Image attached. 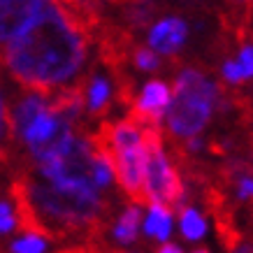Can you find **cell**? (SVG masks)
<instances>
[{
    "instance_id": "6da1fadb",
    "label": "cell",
    "mask_w": 253,
    "mask_h": 253,
    "mask_svg": "<svg viewBox=\"0 0 253 253\" xmlns=\"http://www.w3.org/2000/svg\"><path fill=\"white\" fill-rule=\"evenodd\" d=\"M91 38L68 9L44 0L31 26L5 46L0 65L21 88L56 91L70 86L84 70Z\"/></svg>"
},
{
    "instance_id": "7a4b0ae2",
    "label": "cell",
    "mask_w": 253,
    "mask_h": 253,
    "mask_svg": "<svg viewBox=\"0 0 253 253\" xmlns=\"http://www.w3.org/2000/svg\"><path fill=\"white\" fill-rule=\"evenodd\" d=\"M112 156L114 174L132 202L144 200V128L132 119L102 123L91 135Z\"/></svg>"
},
{
    "instance_id": "3957f363",
    "label": "cell",
    "mask_w": 253,
    "mask_h": 253,
    "mask_svg": "<svg viewBox=\"0 0 253 253\" xmlns=\"http://www.w3.org/2000/svg\"><path fill=\"white\" fill-rule=\"evenodd\" d=\"M216 93L218 88L205 72L191 68L181 70L174 79V95L165 112L169 132L184 139L195 137L211 119Z\"/></svg>"
},
{
    "instance_id": "277c9868",
    "label": "cell",
    "mask_w": 253,
    "mask_h": 253,
    "mask_svg": "<svg viewBox=\"0 0 253 253\" xmlns=\"http://www.w3.org/2000/svg\"><path fill=\"white\" fill-rule=\"evenodd\" d=\"M142 128H144V200L179 207L184 200V181L163 151L161 130L158 126H142Z\"/></svg>"
},
{
    "instance_id": "5b68a950",
    "label": "cell",
    "mask_w": 253,
    "mask_h": 253,
    "mask_svg": "<svg viewBox=\"0 0 253 253\" xmlns=\"http://www.w3.org/2000/svg\"><path fill=\"white\" fill-rule=\"evenodd\" d=\"M44 0H0V56L40 14Z\"/></svg>"
},
{
    "instance_id": "8992f818",
    "label": "cell",
    "mask_w": 253,
    "mask_h": 253,
    "mask_svg": "<svg viewBox=\"0 0 253 253\" xmlns=\"http://www.w3.org/2000/svg\"><path fill=\"white\" fill-rule=\"evenodd\" d=\"M169 100H172L169 86L165 82L151 79L130 102V119L137 121L139 126H161V119L169 107Z\"/></svg>"
},
{
    "instance_id": "52a82bcc",
    "label": "cell",
    "mask_w": 253,
    "mask_h": 253,
    "mask_svg": "<svg viewBox=\"0 0 253 253\" xmlns=\"http://www.w3.org/2000/svg\"><path fill=\"white\" fill-rule=\"evenodd\" d=\"M188 38V26L181 21L179 16H168L156 23L151 33H149V46L156 54H168L172 56L174 51L181 49V44Z\"/></svg>"
},
{
    "instance_id": "ba28073f",
    "label": "cell",
    "mask_w": 253,
    "mask_h": 253,
    "mask_svg": "<svg viewBox=\"0 0 253 253\" xmlns=\"http://www.w3.org/2000/svg\"><path fill=\"white\" fill-rule=\"evenodd\" d=\"M116 88L112 86V79L102 72H93L88 79H84V100H86V112L91 116L105 114L112 107Z\"/></svg>"
},
{
    "instance_id": "9c48e42d",
    "label": "cell",
    "mask_w": 253,
    "mask_h": 253,
    "mask_svg": "<svg viewBox=\"0 0 253 253\" xmlns=\"http://www.w3.org/2000/svg\"><path fill=\"white\" fill-rule=\"evenodd\" d=\"M169 232H172V211H169V207L161 205V202H149V214L144 218V235L165 242L169 237Z\"/></svg>"
},
{
    "instance_id": "30bf717a",
    "label": "cell",
    "mask_w": 253,
    "mask_h": 253,
    "mask_svg": "<svg viewBox=\"0 0 253 253\" xmlns=\"http://www.w3.org/2000/svg\"><path fill=\"white\" fill-rule=\"evenodd\" d=\"M139 221H142V211H139L137 205H130L128 209H123V214L119 216L114 230H112L116 242H119V244H132V242L137 239Z\"/></svg>"
},
{
    "instance_id": "8fae6325",
    "label": "cell",
    "mask_w": 253,
    "mask_h": 253,
    "mask_svg": "<svg viewBox=\"0 0 253 253\" xmlns=\"http://www.w3.org/2000/svg\"><path fill=\"white\" fill-rule=\"evenodd\" d=\"M207 232V221L202 218L198 209L193 207H184L181 209V235H184L188 242H195V239H202Z\"/></svg>"
},
{
    "instance_id": "7c38bea8",
    "label": "cell",
    "mask_w": 253,
    "mask_h": 253,
    "mask_svg": "<svg viewBox=\"0 0 253 253\" xmlns=\"http://www.w3.org/2000/svg\"><path fill=\"white\" fill-rule=\"evenodd\" d=\"M7 253H46V237L40 232L21 230V235L9 244Z\"/></svg>"
},
{
    "instance_id": "4fadbf2b",
    "label": "cell",
    "mask_w": 253,
    "mask_h": 253,
    "mask_svg": "<svg viewBox=\"0 0 253 253\" xmlns=\"http://www.w3.org/2000/svg\"><path fill=\"white\" fill-rule=\"evenodd\" d=\"M235 191V198L239 202H246V200H253V172L249 168H235L230 172V181Z\"/></svg>"
},
{
    "instance_id": "5bb4252c",
    "label": "cell",
    "mask_w": 253,
    "mask_h": 253,
    "mask_svg": "<svg viewBox=\"0 0 253 253\" xmlns=\"http://www.w3.org/2000/svg\"><path fill=\"white\" fill-rule=\"evenodd\" d=\"M0 151H12L9 121H7V100H5V93H2V70H0Z\"/></svg>"
},
{
    "instance_id": "9a60e30c",
    "label": "cell",
    "mask_w": 253,
    "mask_h": 253,
    "mask_svg": "<svg viewBox=\"0 0 253 253\" xmlns=\"http://www.w3.org/2000/svg\"><path fill=\"white\" fill-rule=\"evenodd\" d=\"M132 61L137 65L139 70H144V72H154V70L161 68V58L156 54L154 49H146V46H137L135 51H132Z\"/></svg>"
},
{
    "instance_id": "2e32d148",
    "label": "cell",
    "mask_w": 253,
    "mask_h": 253,
    "mask_svg": "<svg viewBox=\"0 0 253 253\" xmlns=\"http://www.w3.org/2000/svg\"><path fill=\"white\" fill-rule=\"evenodd\" d=\"M237 63H239V68H242L244 79H251L253 77V44H244V46H242Z\"/></svg>"
},
{
    "instance_id": "e0dca14e",
    "label": "cell",
    "mask_w": 253,
    "mask_h": 253,
    "mask_svg": "<svg viewBox=\"0 0 253 253\" xmlns=\"http://www.w3.org/2000/svg\"><path fill=\"white\" fill-rule=\"evenodd\" d=\"M223 77H225V82H228V84H232V86L246 82L237 61H225V63H223Z\"/></svg>"
},
{
    "instance_id": "ac0fdd59",
    "label": "cell",
    "mask_w": 253,
    "mask_h": 253,
    "mask_svg": "<svg viewBox=\"0 0 253 253\" xmlns=\"http://www.w3.org/2000/svg\"><path fill=\"white\" fill-rule=\"evenodd\" d=\"M225 244H228L230 253H253V242H249V239H237L232 235L225 239Z\"/></svg>"
},
{
    "instance_id": "d6986e66",
    "label": "cell",
    "mask_w": 253,
    "mask_h": 253,
    "mask_svg": "<svg viewBox=\"0 0 253 253\" xmlns=\"http://www.w3.org/2000/svg\"><path fill=\"white\" fill-rule=\"evenodd\" d=\"M230 5H232V9H235V16H237V12H244V14L249 16L253 0H230Z\"/></svg>"
},
{
    "instance_id": "ffe728a7",
    "label": "cell",
    "mask_w": 253,
    "mask_h": 253,
    "mask_svg": "<svg viewBox=\"0 0 253 253\" xmlns=\"http://www.w3.org/2000/svg\"><path fill=\"white\" fill-rule=\"evenodd\" d=\"M158 253H184L179 246H174V244H165V246H161L158 249Z\"/></svg>"
},
{
    "instance_id": "44dd1931",
    "label": "cell",
    "mask_w": 253,
    "mask_h": 253,
    "mask_svg": "<svg viewBox=\"0 0 253 253\" xmlns=\"http://www.w3.org/2000/svg\"><path fill=\"white\" fill-rule=\"evenodd\" d=\"M116 2H137V0H116Z\"/></svg>"
},
{
    "instance_id": "7402d4cb",
    "label": "cell",
    "mask_w": 253,
    "mask_h": 253,
    "mask_svg": "<svg viewBox=\"0 0 253 253\" xmlns=\"http://www.w3.org/2000/svg\"><path fill=\"white\" fill-rule=\"evenodd\" d=\"M193 253H209L207 249H200V251H193Z\"/></svg>"
},
{
    "instance_id": "603a6c76",
    "label": "cell",
    "mask_w": 253,
    "mask_h": 253,
    "mask_svg": "<svg viewBox=\"0 0 253 253\" xmlns=\"http://www.w3.org/2000/svg\"><path fill=\"white\" fill-rule=\"evenodd\" d=\"M105 253H121V251H105Z\"/></svg>"
}]
</instances>
